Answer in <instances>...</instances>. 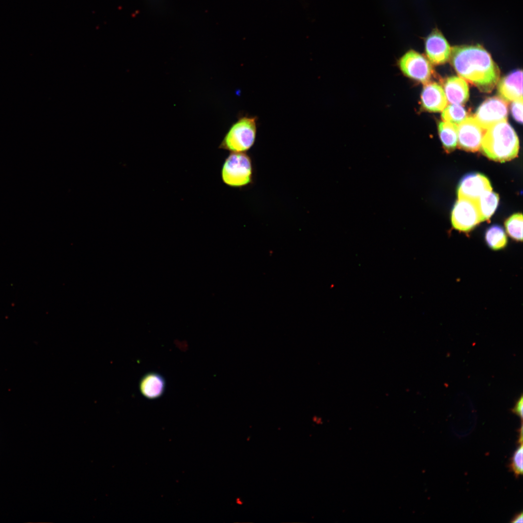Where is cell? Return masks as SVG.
Returning a JSON list of instances; mask_svg holds the SVG:
<instances>
[{
	"mask_svg": "<svg viewBox=\"0 0 523 523\" xmlns=\"http://www.w3.org/2000/svg\"><path fill=\"white\" fill-rule=\"evenodd\" d=\"M450 58L458 74L480 91L490 92L499 78V69L490 54L479 45L451 48Z\"/></svg>",
	"mask_w": 523,
	"mask_h": 523,
	"instance_id": "1",
	"label": "cell"
},
{
	"mask_svg": "<svg viewBox=\"0 0 523 523\" xmlns=\"http://www.w3.org/2000/svg\"><path fill=\"white\" fill-rule=\"evenodd\" d=\"M256 116H241L230 127L219 148L231 152L246 153L254 145L257 136Z\"/></svg>",
	"mask_w": 523,
	"mask_h": 523,
	"instance_id": "3",
	"label": "cell"
},
{
	"mask_svg": "<svg viewBox=\"0 0 523 523\" xmlns=\"http://www.w3.org/2000/svg\"><path fill=\"white\" fill-rule=\"evenodd\" d=\"M485 239L488 246L495 250L504 248L507 244V237L503 229L498 225H493L487 230Z\"/></svg>",
	"mask_w": 523,
	"mask_h": 523,
	"instance_id": "17",
	"label": "cell"
},
{
	"mask_svg": "<svg viewBox=\"0 0 523 523\" xmlns=\"http://www.w3.org/2000/svg\"><path fill=\"white\" fill-rule=\"evenodd\" d=\"M458 125L457 143L459 147L467 151H478L486 130L472 117L466 118Z\"/></svg>",
	"mask_w": 523,
	"mask_h": 523,
	"instance_id": "8",
	"label": "cell"
},
{
	"mask_svg": "<svg viewBox=\"0 0 523 523\" xmlns=\"http://www.w3.org/2000/svg\"><path fill=\"white\" fill-rule=\"evenodd\" d=\"M491 190V185L486 176L478 173H470L461 180L458 187V198L476 202L484 192Z\"/></svg>",
	"mask_w": 523,
	"mask_h": 523,
	"instance_id": "9",
	"label": "cell"
},
{
	"mask_svg": "<svg viewBox=\"0 0 523 523\" xmlns=\"http://www.w3.org/2000/svg\"><path fill=\"white\" fill-rule=\"evenodd\" d=\"M523 513L521 512V513L517 515L516 517H515V518L513 519V520L511 521V522L512 523H522L523 522Z\"/></svg>",
	"mask_w": 523,
	"mask_h": 523,
	"instance_id": "23",
	"label": "cell"
},
{
	"mask_svg": "<svg viewBox=\"0 0 523 523\" xmlns=\"http://www.w3.org/2000/svg\"><path fill=\"white\" fill-rule=\"evenodd\" d=\"M425 50L427 57L434 64H443L450 57L451 48L438 31H433L426 38Z\"/></svg>",
	"mask_w": 523,
	"mask_h": 523,
	"instance_id": "10",
	"label": "cell"
},
{
	"mask_svg": "<svg viewBox=\"0 0 523 523\" xmlns=\"http://www.w3.org/2000/svg\"><path fill=\"white\" fill-rule=\"evenodd\" d=\"M508 113L507 102L498 97L486 100L477 108L474 118L486 130L493 124L506 121Z\"/></svg>",
	"mask_w": 523,
	"mask_h": 523,
	"instance_id": "6",
	"label": "cell"
},
{
	"mask_svg": "<svg viewBox=\"0 0 523 523\" xmlns=\"http://www.w3.org/2000/svg\"><path fill=\"white\" fill-rule=\"evenodd\" d=\"M505 227L508 234L517 241L523 240V219L522 214H514L505 222Z\"/></svg>",
	"mask_w": 523,
	"mask_h": 523,
	"instance_id": "19",
	"label": "cell"
},
{
	"mask_svg": "<svg viewBox=\"0 0 523 523\" xmlns=\"http://www.w3.org/2000/svg\"><path fill=\"white\" fill-rule=\"evenodd\" d=\"M467 112L460 105L453 104L446 106L443 110L442 118L445 122L459 124L466 118Z\"/></svg>",
	"mask_w": 523,
	"mask_h": 523,
	"instance_id": "18",
	"label": "cell"
},
{
	"mask_svg": "<svg viewBox=\"0 0 523 523\" xmlns=\"http://www.w3.org/2000/svg\"><path fill=\"white\" fill-rule=\"evenodd\" d=\"M139 387L144 397L150 400L156 399L164 394L166 381L163 376L159 373L149 372L140 379Z\"/></svg>",
	"mask_w": 523,
	"mask_h": 523,
	"instance_id": "14",
	"label": "cell"
},
{
	"mask_svg": "<svg viewBox=\"0 0 523 523\" xmlns=\"http://www.w3.org/2000/svg\"><path fill=\"white\" fill-rule=\"evenodd\" d=\"M444 90L447 100L451 104H463L469 98L467 83L461 77L453 76L446 79Z\"/></svg>",
	"mask_w": 523,
	"mask_h": 523,
	"instance_id": "13",
	"label": "cell"
},
{
	"mask_svg": "<svg viewBox=\"0 0 523 523\" xmlns=\"http://www.w3.org/2000/svg\"><path fill=\"white\" fill-rule=\"evenodd\" d=\"M453 227L462 231H468L481 222L476 202L458 199L451 213Z\"/></svg>",
	"mask_w": 523,
	"mask_h": 523,
	"instance_id": "7",
	"label": "cell"
},
{
	"mask_svg": "<svg viewBox=\"0 0 523 523\" xmlns=\"http://www.w3.org/2000/svg\"><path fill=\"white\" fill-rule=\"evenodd\" d=\"M399 65L406 77L424 84L429 83L432 74V66L423 55L409 50L400 59Z\"/></svg>",
	"mask_w": 523,
	"mask_h": 523,
	"instance_id": "5",
	"label": "cell"
},
{
	"mask_svg": "<svg viewBox=\"0 0 523 523\" xmlns=\"http://www.w3.org/2000/svg\"><path fill=\"white\" fill-rule=\"evenodd\" d=\"M523 444H520V446L514 452L510 464L511 470L514 473L516 477H518L523 474Z\"/></svg>",
	"mask_w": 523,
	"mask_h": 523,
	"instance_id": "20",
	"label": "cell"
},
{
	"mask_svg": "<svg viewBox=\"0 0 523 523\" xmlns=\"http://www.w3.org/2000/svg\"><path fill=\"white\" fill-rule=\"evenodd\" d=\"M512 115L519 123L523 122V100L513 101L511 106Z\"/></svg>",
	"mask_w": 523,
	"mask_h": 523,
	"instance_id": "21",
	"label": "cell"
},
{
	"mask_svg": "<svg viewBox=\"0 0 523 523\" xmlns=\"http://www.w3.org/2000/svg\"><path fill=\"white\" fill-rule=\"evenodd\" d=\"M480 148L489 158L497 162H506L517 156L519 139L507 120L502 121L486 130Z\"/></svg>",
	"mask_w": 523,
	"mask_h": 523,
	"instance_id": "2",
	"label": "cell"
},
{
	"mask_svg": "<svg viewBox=\"0 0 523 523\" xmlns=\"http://www.w3.org/2000/svg\"><path fill=\"white\" fill-rule=\"evenodd\" d=\"M150 0L152 1V2L153 3H154V4L156 5H158L160 3V2L162 1V0Z\"/></svg>",
	"mask_w": 523,
	"mask_h": 523,
	"instance_id": "24",
	"label": "cell"
},
{
	"mask_svg": "<svg viewBox=\"0 0 523 523\" xmlns=\"http://www.w3.org/2000/svg\"><path fill=\"white\" fill-rule=\"evenodd\" d=\"M439 134L445 149L453 151L457 146L458 141L457 125L447 122H441L438 126Z\"/></svg>",
	"mask_w": 523,
	"mask_h": 523,
	"instance_id": "16",
	"label": "cell"
},
{
	"mask_svg": "<svg viewBox=\"0 0 523 523\" xmlns=\"http://www.w3.org/2000/svg\"><path fill=\"white\" fill-rule=\"evenodd\" d=\"M523 73L516 70L510 73L500 81L498 92L506 101L523 100Z\"/></svg>",
	"mask_w": 523,
	"mask_h": 523,
	"instance_id": "12",
	"label": "cell"
},
{
	"mask_svg": "<svg viewBox=\"0 0 523 523\" xmlns=\"http://www.w3.org/2000/svg\"><path fill=\"white\" fill-rule=\"evenodd\" d=\"M499 200L498 195L492 190L486 191L478 198L476 203L481 222L487 220L493 214Z\"/></svg>",
	"mask_w": 523,
	"mask_h": 523,
	"instance_id": "15",
	"label": "cell"
},
{
	"mask_svg": "<svg viewBox=\"0 0 523 523\" xmlns=\"http://www.w3.org/2000/svg\"><path fill=\"white\" fill-rule=\"evenodd\" d=\"M423 108L431 112H440L447 104V100L442 87L436 83H428L424 87L421 96Z\"/></svg>",
	"mask_w": 523,
	"mask_h": 523,
	"instance_id": "11",
	"label": "cell"
},
{
	"mask_svg": "<svg viewBox=\"0 0 523 523\" xmlns=\"http://www.w3.org/2000/svg\"><path fill=\"white\" fill-rule=\"evenodd\" d=\"M511 411L522 419L523 415V398L522 395L516 401L515 406L511 409Z\"/></svg>",
	"mask_w": 523,
	"mask_h": 523,
	"instance_id": "22",
	"label": "cell"
},
{
	"mask_svg": "<svg viewBox=\"0 0 523 523\" xmlns=\"http://www.w3.org/2000/svg\"><path fill=\"white\" fill-rule=\"evenodd\" d=\"M222 179L227 185L237 188L251 185L254 182V168L246 153L231 152L222 169Z\"/></svg>",
	"mask_w": 523,
	"mask_h": 523,
	"instance_id": "4",
	"label": "cell"
}]
</instances>
